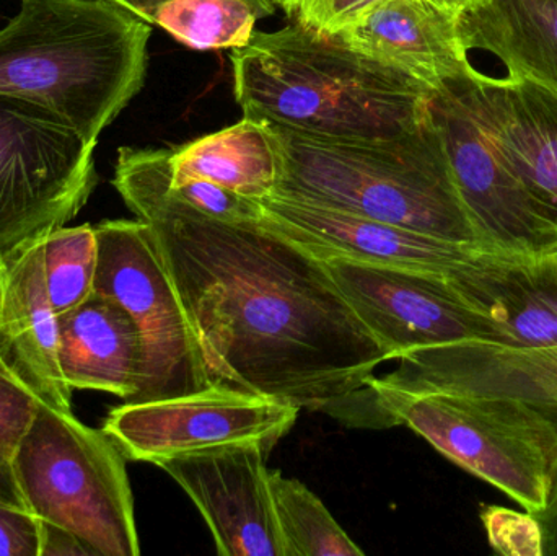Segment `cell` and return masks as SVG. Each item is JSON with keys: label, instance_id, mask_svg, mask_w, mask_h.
<instances>
[{"label": "cell", "instance_id": "obj_1", "mask_svg": "<svg viewBox=\"0 0 557 556\" xmlns=\"http://www.w3.org/2000/svg\"><path fill=\"white\" fill-rule=\"evenodd\" d=\"M170 180L172 150H117L114 188L149 225L214 387L330 410L392 361L323 260L263 219L199 214Z\"/></svg>", "mask_w": 557, "mask_h": 556}, {"label": "cell", "instance_id": "obj_2", "mask_svg": "<svg viewBox=\"0 0 557 556\" xmlns=\"http://www.w3.org/2000/svg\"><path fill=\"white\" fill-rule=\"evenodd\" d=\"M231 61L244 116L282 129L324 139H392L428 116L432 88L424 82L298 22L255 32Z\"/></svg>", "mask_w": 557, "mask_h": 556}, {"label": "cell", "instance_id": "obj_3", "mask_svg": "<svg viewBox=\"0 0 557 556\" xmlns=\"http://www.w3.org/2000/svg\"><path fill=\"white\" fill-rule=\"evenodd\" d=\"M150 26L103 0H22L0 29V95L97 144L143 88Z\"/></svg>", "mask_w": 557, "mask_h": 556}, {"label": "cell", "instance_id": "obj_4", "mask_svg": "<svg viewBox=\"0 0 557 556\" xmlns=\"http://www.w3.org/2000/svg\"><path fill=\"white\" fill-rule=\"evenodd\" d=\"M273 127L282 149L274 195L481 248L429 110L416 129L392 139H324Z\"/></svg>", "mask_w": 557, "mask_h": 556}, {"label": "cell", "instance_id": "obj_5", "mask_svg": "<svg viewBox=\"0 0 557 556\" xmlns=\"http://www.w3.org/2000/svg\"><path fill=\"white\" fill-rule=\"evenodd\" d=\"M383 427L403 424L471 475L540 515L557 483V423L522 400L367 382Z\"/></svg>", "mask_w": 557, "mask_h": 556}, {"label": "cell", "instance_id": "obj_6", "mask_svg": "<svg viewBox=\"0 0 557 556\" xmlns=\"http://www.w3.org/2000/svg\"><path fill=\"white\" fill-rule=\"evenodd\" d=\"M126 456L103 430L39 401L12 459L26 508L91 556H139Z\"/></svg>", "mask_w": 557, "mask_h": 556}, {"label": "cell", "instance_id": "obj_7", "mask_svg": "<svg viewBox=\"0 0 557 556\" xmlns=\"http://www.w3.org/2000/svg\"><path fill=\"white\" fill-rule=\"evenodd\" d=\"M95 293L116 300L143 339V375L127 404L185 397L212 387L201 348L146 222L95 225Z\"/></svg>", "mask_w": 557, "mask_h": 556}, {"label": "cell", "instance_id": "obj_8", "mask_svg": "<svg viewBox=\"0 0 557 556\" xmlns=\"http://www.w3.org/2000/svg\"><path fill=\"white\" fill-rule=\"evenodd\" d=\"M95 146L36 104L0 95V260L77 218L97 185Z\"/></svg>", "mask_w": 557, "mask_h": 556}, {"label": "cell", "instance_id": "obj_9", "mask_svg": "<svg viewBox=\"0 0 557 556\" xmlns=\"http://www.w3.org/2000/svg\"><path fill=\"white\" fill-rule=\"evenodd\" d=\"M460 78L444 82L428 100L461 202L486 254L533 257L557 248V228L536 209L516 173L487 136Z\"/></svg>", "mask_w": 557, "mask_h": 556}, {"label": "cell", "instance_id": "obj_10", "mask_svg": "<svg viewBox=\"0 0 557 556\" xmlns=\"http://www.w3.org/2000/svg\"><path fill=\"white\" fill-rule=\"evenodd\" d=\"M298 408L231 388L209 387L166 400L124 404L101 430L127 460L157 462L231 444L258 443L271 453L290 433Z\"/></svg>", "mask_w": 557, "mask_h": 556}, {"label": "cell", "instance_id": "obj_11", "mask_svg": "<svg viewBox=\"0 0 557 556\" xmlns=\"http://www.w3.org/2000/svg\"><path fill=\"white\" fill-rule=\"evenodd\" d=\"M320 260L392 361L434 346L493 342L486 320L455 294L447 277L346 258Z\"/></svg>", "mask_w": 557, "mask_h": 556}, {"label": "cell", "instance_id": "obj_12", "mask_svg": "<svg viewBox=\"0 0 557 556\" xmlns=\"http://www.w3.org/2000/svg\"><path fill=\"white\" fill-rule=\"evenodd\" d=\"M268 450L231 444L156 466L165 470L205 518L222 556H285L274 515Z\"/></svg>", "mask_w": 557, "mask_h": 556}, {"label": "cell", "instance_id": "obj_13", "mask_svg": "<svg viewBox=\"0 0 557 556\" xmlns=\"http://www.w3.org/2000/svg\"><path fill=\"white\" fill-rule=\"evenodd\" d=\"M263 221L318 258H346L451 277L483 250L388 222L362 218L304 199L271 195Z\"/></svg>", "mask_w": 557, "mask_h": 556}, {"label": "cell", "instance_id": "obj_14", "mask_svg": "<svg viewBox=\"0 0 557 556\" xmlns=\"http://www.w3.org/2000/svg\"><path fill=\"white\" fill-rule=\"evenodd\" d=\"M376 381L405 391H437L522 400L557 423V346L520 349L460 342L419 349Z\"/></svg>", "mask_w": 557, "mask_h": 556}, {"label": "cell", "instance_id": "obj_15", "mask_svg": "<svg viewBox=\"0 0 557 556\" xmlns=\"http://www.w3.org/2000/svg\"><path fill=\"white\" fill-rule=\"evenodd\" d=\"M461 88L540 214L557 228V88L491 78L476 71Z\"/></svg>", "mask_w": 557, "mask_h": 556}, {"label": "cell", "instance_id": "obj_16", "mask_svg": "<svg viewBox=\"0 0 557 556\" xmlns=\"http://www.w3.org/2000/svg\"><path fill=\"white\" fill-rule=\"evenodd\" d=\"M45 237L0 260V365L41 404L71 411L59 366V316L49 299Z\"/></svg>", "mask_w": 557, "mask_h": 556}, {"label": "cell", "instance_id": "obj_17", "mask_svg": "<svg viewBox=\"0 0 557 556\" xmlns=\"http://www.w3.org/2000/svg\"><path fill=\"white\" fill-rule=\"evenodd\" d=\"M447 281L486 320L493 333L491 343L520 349L556 348V250L533 257L483 251Z\"/></svg>", "mask_w": 557, "mask_h": 556}, {"label": "cell", "instance_id": "obj_18", "mask_svg": "<svg viewBox=\"0 0 557 556\" xmlns=\"http://www.w3.org/2000/svg\"><path fill=\"white\" fill-rule=\"evenodd\" d=\"M336 36L432 90L474 71L458 36L457 13L435 0H382Z\"/></svg>", "mask_w": 557, "mask_h": 556}, {"label": "cell", "instance_id": "obj_19", "mask_svg": "<svg viewBox=\"0 0 557 556\" xmlns=\"http://www.w3.org/2000/svg\"><path fill=\"white\" fill-rule=\"evenodd\" d=\"M143 361L139 330L116 300L94 293L59 316V366L72 392H107L127 401L139 388Z\"/></svg>", "mask_w": 557, "mask_h": 556}, {"label": "cell", "instance_id": "obj_20", "mask_svg": "<svg viewBox=\"0 0 557 556\" xmlns=\"http://www.w3.org/2000/svg\"><path fill=\"white\" fill-rule=\"evenodd\" d=\"M457 26L467 54L503 67L491 78L557 88V0H487L457 13Z\"/></svg>", "mask_w": 557, "mask_h": 556}, {"label": "cell", "instance_id": "obj_21", "mask_svg": "<svg viewBox=\"0 0 557 556\" xmlns=\"http://www.w3.org/2000/svg\"><path fill=\"white\" fill-rule=\"evenodd\" d=\"M282 149L276 129L245 118L234 126L172 149V183L209 180L257 201L276 191Z\"/></svg>", "mask_w": 557, "mask_h": 556}, {"label": "cell", "instance_id": "obj_22", "mask_svg": "<svg viewBox=\"0 0 557 556\" xmlns=\"http://www.w3.org/2000/svg\"><path fill=\"white\" fill-rule=\"evenodd\" d=\"M274 515L285 556H362L320 498L304 483L270 472Z\"/></svg>", "mask_w": 557, "mask_h": 556}, {"label": "cell", "instance_id": "obj_23", "mask_svg": "<svg viewBox=\"0 0 557 556\" xmlns=\"http://www.w3.org/2000/svg\"><path fill=\"white\" fill-rule=\"evenodd\" d=\"M260 10L250 0H166L153 25L189 49L244 48L257 32Z\"/></svg>", "mask_w": 557, "mask_h": 556}, {"label": "cell", "instance_id": "obj_24", "mask_svg": "<svg viewBox=\"0 0 557 556\" xmlns=\"http://www.w3.org/2000/svg\"><path fill=\"white\" fill-rule=\"evenodd\" d=\"M45 274L55 313L67 312L95 293L98 244L95 227H59L45 235Z\"/></svg>", "mask_w": 557, "mask_h": 556}, {"label": "cell", "instance_id": "obj_25", "mask_svg": "<svg viewBox=\"0 0 557 556\" xmlns=\"http://www.w3.org/2000/svg\"><path fill=\"white\" fill-rule=\"evenodd\" d=\"M169 193L176 201L215 221L255 222L264 218L261 201L238 195L209 180L189 178L178 183L170 180Z\"/></svg>", "mask_w": 557, "mask_h": 556}, {"label": "cell", "instance_id": "obj_26", "mask_svg": "<svg viewBox=\"0 0 557 556\" xmlns=\"http://www.w3.org/2000/svg\"><path fill=\"white\" fill-rule=\"evenodd\" d=\"M481 522L491 548L504 556H545L542 522L532 512L484 506Z\"/></svg>", "mask_w": 557, "mask_h": 556}, {"label": "cell", "instance_id": "obj_27", "mask_svg": "<svg viewBox=\"0 0 557 556\" xmlns=\"http://www.w3.org/2000/svg\"><path fill=\"white\" fill-rule=\"evenodd\" d=\"M39 400L0 365V456L12 462L38 413Z\"/></svg>", "mask_w": 557, "mask_h": 556}, {"label": "cell", "instance_id": "obj_28", "mask_svg": "<svg viewBox=\"0 0 557 556\" xmlns=\"http://www.w3.org/2000/svg\"><path fill=\"white\" fill-rule=\"evenodd\" d=\"M382 0H295L288 15L314 32L336 35Z\"/></svg>", "mask_w": 557, "mask_h": 556}, {"label": "cell", "instance_id": "obj_29", "mask_svg": "<svg viewBox=\"0 0 557 556\" xmlns=\"http://www.w3.org/2000/svg\"><path fill=\"white\" fill-rule=\"evenodd\" d=\"M45 522L0 502V556H41Z\"/></svg>", "mask_w": 557, "mask_h": 556}, {"label": "cell", "instance_id": "obj_30", "mask_svg": "<svg viewBox=\"0 0 557 556\" xmlns=\"http://www.w3.org/2000/svg\"><path fill=\"white\" fill-rule=\"evenodd\" d=\"M41 556H91V554L71 532L45 524Z\"/></svg>", "mask_w": 557, "mask_h": 556}, {"label": "cell", "instance_id": "obj_31", "mask_svg": "<svg viewBox=\"0 0 557 556\" xmlns=\"http://www.w3.org/2000/svg\"><path fill=\"white\" fill-rule=\"evenodd\" d=\"M103 2L113 3V5L120 7V9L126 10V12L133 13L137 18L144 20V22L153 25L156 20L157 10L160 5L166 2V0H103ZM255 3L258 10H260L261 16H270L276 12L273 5L267 2V0H250Z\"/></svg>", "mask_w": 557, "mask_h": 556}, {"label": "cell", "instance_id": "obj_32", "mask_svg": "<svg viewBox=\"0 0 557 556\" xmlns=\"http://www.w3.org/2000/svg\"><path fill=\"white\" fill-rule=\"evenodd\" d=\"M0 502L28 511L22 490H20L18 482H16L12 462L3 459L2 456H0Z\"/></svg>", "mask_w": 557, "mask_h": 556}, {"label": "cell", "instance_id": "obj_33", "mask_svg": "<svg viewBox=\"0 0 557 556\" xmlns=\"http://www.w3.org/2000/svg\"><path fill=\"white\" fill-rule=\"evenodd\" d=\"M545 534V556H557V483L546 511L535 515Z\"/></svg>", "mask_w": 557, "mask_h": 556}, {"label": "cell", "instance_id": "obj_34", "mask_svg": "<svg viewBox=\"0 0 557 556\" xmlns=\"http://www.w3.org/2000/svg\"><path fill=\"white\" fill-rule=\"evenodd\" d=\"M441 5L447 7L451 12L460 13L463 10L473 9V7L481 5L487 0H435Z\"/></svg>", "mask_w": 557, "mask_h": 556}, {"label": "cell", "instance_id": "obj_35", "mask_svg": "<svg viewBox=\"0 0 557 556\" xmlns=\"http://www.w3.org/2000/svg\"><path fill=\"white\" fill-rule=\"evenodd\" d=\"M270 5H273L274 9H282L285 13L290 12L292 5H294L295 0H267Z\"/></svg>", "mask_w": 557, "mask_h": 556}, {"label": "cell", "instance_id": "obj_36", "mask_svg": "<svg viewBox=\"0 0 557 556\" xmlns=\"http://www.w3.org/2000/svg\"><path fill=\"white\" fill-rule=\"evenodd\" d=\"M556 251H557V248H556Z\"/></svg>", "mask_w": 557, "mask_h": 556}]
</instances>
